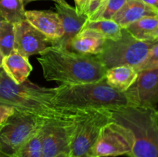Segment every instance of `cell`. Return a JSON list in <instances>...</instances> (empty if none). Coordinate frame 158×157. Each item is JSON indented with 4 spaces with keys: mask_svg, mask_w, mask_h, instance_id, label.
<instances>
[{
    "mask_svg": "<svg viewBox=\"0 0 158 157\" xmlns=\"http://www.w3.org/2000/svg\"><path fill=\"white\" fill-rule=\"evenodd\" d=\"M2 67L6 75L16 84H21L27 80L32 70L29 58L15 50L3 58Z\"/></svg>",
    "mask_w": 158,
    "mask_h": 157,
    "instance_id": "obj_15",
    "label": "cell"
},
{
    "mask_svg": "<svg viewBox=\"0 0 158 157\" xmlns=\"http://www.w3.org/2000/svg\"><path fill=\"white\" fill-rule=\"evenodd\" d=\"M107 1L108 0H90L89 10H88L87 13L88 19L94 16V15H96L98 12H100Z\"/></svg>",
    "mask_w": 158,
    "mask_h": 157,
    "instance_id": "obj_25",
    "label": "cell"
},
{
    "mask_svg": "<svg viewBox=\"0 0 158 157\" xmlns=\"http://www.w3.org/2000/svg\"><path fill=\"white\" fill-rule=\"evenodd\" d=\"M39 55L38 61L46 81L70 86L98 83L105 78L106 69L95 55L77 53L53 46Z\"/></svg>",
    "mask_w": 158,
    "mask_h": 157,
    "instance_id": "obj_2",
    "label": "cell"
},
{
    "mask_svg": "<svg viewBox=\"0 0 158 157\" xmlns=\"http://www.w3.org/2000/svg\"><path fill=\"white\" fill-rule=\"evenodd\" d=\"M110 110L93 109L76 123L69 157H92L93 149L102 128L111 121Z\"/></svg>",
    "mask_w": 158,
    "mask_h": 157,
    "instance_id": "obj_7",
    "label": "cell"
},
{
    "mask_svg": "<svg viewBox=\"0 0 158 157\" xmlns=\"http://www.w3.org/2000/svg\"><path fill=\"white\" fill-rule=\"evenodd\" d=\"M23 0H0V15L6 21L16 23L26 19Z\"/></svg>",
    "mask_w": 158,
    "mask_h": 157,
    "instance_id": "obj_20",
    "label": "cell"
},
{
    "mask_svg": "<svg viewBox=\"0 0 158 157\" xmlns=\"http://www.w3.org/2000/svg\"><path fill=\"white\" fill-rule=\"evenodd\" d=\"M148 16H158V9L140 0H127L113 20L124 29L131 23Z\"/></svg>",
    "mask_w": 158,
    "mask_h": 157,
    "instance_id": "obj_14",
    "label": "cell"
},
{
    "mask_svg": "<svg viewBox=\"0 0 158 157\" xmlns=\"http://www.w3.org/2000/svg\"><path fill=\"white\" fill-rule=\"evenodd\" d=\"M126 1L127 0H108L101 10L88 20L95 21L100 19H113L114 15L123 7Z\"/></svg>",
    "mask_w": 158,
    "mask_h": 157,
    "instance_id": "obj_23",
    "label": "cell"
},
{
    "mask_svg": "<svg viewBox=\"0 0 158 157\" xmlns=\"http://www.w3.org/2000/svg\"><path fill=\"white\" fill-rule=\"evenodd\" d=\"M113 121L129 129L134 137L129 157H158V113L156 108L128 106L110 110Z\"/></svg>",
    "mask_w": 158,
    "mask_h": 157,
    "instance_id": "obj_4",
    "label": "cell"
},
{
    "mask_svg": "<svg viewBox=\"0 0 158 157\" xmlns=\"http://www.w3.org/2000/svg\"><path fill=\"white\" fill-rule=\"evenodd\" d=\"M14 23L4 20L0 26V52L3 57L9 55L14 50Z\"/></svg>",
    "mask_w": 158,
    "mask_h": 157,
    "instance_id": "obj_21",
    "label": "cell"
},
{
    "mask_svg": "<svg viewBox=\"0 0 158 157\" xmlns=\"http://www.w3.org/2000/svg\"><path fill=\"white\" fill-rule=\"evenodd\" d=\"M154 44L152 42L137 39L126 29H123L120 38L105 40L101 52L95 56L106 70L122 66L136 69L144 61Z\"/></svg>",
    "mask_w": 158,
    "mask_h": 157,
    "instance_id": "obj_5",
    "label": "cell"
},
{
    "mask_svg": "<svg viewBox=\"0 0 158 157\" xmlns=\"http://www.w3.org/2000/svg\"><path fill=\"white\" fill-rule=\"evenodd\" d=\"M137 76V72L131 66H117L107 69L105 80L109 86L117 91L124 92L132 86Z\"/></svg>",
    "mask_w": 158,
    "mask_h": 157,
    "instance_id": "obj_17",
    "label": "cell"
},
{
    "mask_svg": "<svg viewBox=\"0 0 158 157\" xmlns=\"http://www.w3.org/2000/svg\"><path fill=\"white\" fill-rule=\"evenodd\" d=\"M55 157H69V153L68 152H62V153L56 155Z\"/></svg>",
    "mask_w": 158,
    "mask_h": 157,
    "instance_id": "obj_31",
    "label": "cell"
},
{
    "mask_svg": "<svg viewBox=\"0 0 158 157\" xmlns=\"http://www.w3.org/2000/svg\"><path fill=\"white\" fill-rule=\"evenodd\" d=\"M76 4V10L80 15H86L87 16L90 0H74ZM88 17V16H87Z\"/></svg>",
    "mask_w": 158,
    "mask_h": 157,
    "instance_id": "obj_27",
    "label": "cell"
},
{
    "mask_svg": "<svg viewBox=\"0 0 158 157\" xmlns=\"http://www.w3.org/2000/svg\"><path fill=\"white\" fill-rule=\"evenodd\" d=\"M14 112L15 109L13 107L0 103V125L2 124Z\"/></svg>",
    "mask_w": 158,
    "mask_h": 157,
    "instance_id": "obj_26",
    "label": "cell"
},
{
    "mask_svg": "<svg viewBox=\"0 0 158 157\" xmlns=\"http://www.w3.org/2000/svg\"><path fill=\"white\" fill-rule=\"evenodd\" d=\"M105 40L94 31L83 29L71 40L67 49L83 55H96L101 52Z\"/></svg>",
    "mask_w": 158,
    "mask_h": 157,
    "instance_id": "obj_16",
    "label": "cell"
},
{
    "mask_svg": "<svg viewBox=\"0 0 158 157\" xmlns=\"http://www.w3.org/2000/svg\"><path fill=\"white\" fill-rule=\"evenodd\" d=\"M83 29L94 31L105 39H117L121 35L123 28L113 19H100L87 20Z\"/></svg>",
    "mask_w": 158,
    "mask_h": 157,
    "instance_id": "obj_18",
    "label": "cell"
},
{
    "mask_svg": "<svg viewBox=\"0 0 158 157\" xmlns=\"http://www.w3.org/2000/svg\"><path fill=\"white\" fill-rule=\"evenodd\" d=\"M157 113H158V110H157Z\"/></svg>",
    "mask_w": 158,
    "mask_h": 157,
    "instance_id": "obj_36",
    "label": "cell"
},
{
    "mask_svg": "<svg viewBox=\"0 0 158 157\" xmlns=\"http://www.w3.org/2000/svg\"><path fill=\"white\" fill-rule=\"evenodd\" d=\"M3 55H2L1 52H0V67H2V60H3Z\"/></svg>",
    "mask_w": 158,
    "mask_h": 157,
    "instance_id": "obj_32",
    "label": "cell"
},
{
    "mask_svg": "<svg viewBox=\"0 0 158 157\" xmlns=\"http://www.w3.org/2000/svg\"><path fill=\"white\" fill-rule=\"evenodd\" d=\"M140 1L143 2L150 5V6H154V8L158 9V0H140Z\"/></svg>",
    "mask_w": 158,
    "mask_h": 157,
    "instance_id": "obj_29",
    "label": "cell"
},
{
    "mask_svg": "<svg viewBox=\"0 0 158 157\" xmlns=\"http://www.w3.org/2000/svg\"><path fill=\"white\" fill-rule=\"evenodd\" d=\"M42 129L36 135L23 145L12 157H41Z\"/></svg>",
    "mask_w": 158,
    "mask_h": 157,
    "instance_id": "obj_22",
    "label": "cell"
},
{
    "mask_svg": "<svg viewBox=\"0 0 158 157\" xmlns=\"http://www.w3.org/2000/svg\"><path fill=\"white\" fill-rule=\"evenodd\" d=\"M35 1H40V0H23V2H24V5H27L28 3L32 2H35ZM52 1H54L55 2H58L61 1V0H52Z\"/></svg>",
    "mask_w": 158,
    "mask_h": 157,
    "instance_id": "obj_30",
    "label": "cell"
},
{
    "mask_svg": "<svg viewBox=\"0 0 158 157\" xmlns=\"http://www.w3.org/2000/svg\"><path fill=\"white\" fill-rule=\"evenodd\" d=\"M25 17L34 28L52 42L59 39L63 35L61 21L56 12L46 10H29L25 12Z\"/></svg>",
    "mask_w": 158,
    "mask_h": 157,
    "instance_id": "obj_13",
    "label": "cell"
},
{
    "mask_svg": "<svg viewBox=\"0 0 158 157\" xmlns=\"http://www.w3.org/2000/svg\"><path fill=\"white\" fill-rule=\"evenodd\" d=\"M124 93L131 106L156 108L158 104V69L137 72V78Z\"/></svg>",
    "mask_w": 158,
    "mask_h": 157,
    "instance_id": "obj_10",
    "label": "cell"
},
{
    "mask_svg": "<svg viewBox=\"0 0 158 157\" xmlns=\"http://www.w3.org/2000/svg\"><path fill=\"white\" fill-rule=\"evenodd\" d=\"M158 69V42L153 46L144 61L136 69L137 72L148 69Z\"/></svg>",
    "mask_w": 158,
    "mask_h": 157,
    "instance_id": "obj_24",
    "label": "cell"
},
{
    "mask_svg": "<svg viewBox=\"0 0 158 157\" xmlns=\"http://www.w3.org/2000/svg\"><path fill=\"white\" fill-rule=\"evenodd\" d=\"M14 50L28 57L40 54L52 46V41L34 28L26 19L14 23Z\"/></svg>",
    "mask_w": 158,
    "mask_h": 157,
    "instance_id": "obj_11",
    "label": "cell"
},
{
    "mask_svg": "<svg viewBox=\"0 0 158 157\" xmlns=\"http://www.w3.org/2000/svg\"><path fill=\"white\" fill-rule=\"evenodd\" d=\"M157 26L158 16H148L131 23L124 29L137 39L150 42V37Z\"/></svg>",
    "mask_w": 158,
    "mask_h": 157,
    "instance_id": "obj_19",
    "label": "cell"
},
{
    "mask_svg": "<svg viewBox=\"0 0 158 157\" xmlns=\"http://www.w3.org/2000/svg\"><path fill=\"white\" fill-rule=\"evenodd\" d=\"M56 9L61 21L63 34L61 38L52 42V46L67 49L71 40L83 30L88 17L79 14L65 0L56 2Z\"/></svg>",
    "mask_w": 158,
    "mask_h": 157,
    "instance_id": "obj_12",
    "label": "cell"
},
{
    "mask_svg": "<svg viewBox=\"0 0 158 157\" xmlns=\"http://www.w3.org/2000/svg\"><path fill=\"white\" fill-rule=\"evenodd\" d=\"M52 103L71 110H114L131 106L124 92L114 89L105 78L98 83L60 85L55 88Z\"/></svg>",
    "mask_w": 158,
    "mask_h": 157,
    "instance_id": "obj_3",
    "label": "cell"
},
{
    "mask_svg": "<svg viewBox=\"0 0 158 157\" xmlns=\"http://www.w3.org/2000/svg\"><path fill=\"white\" fill-rule=\"evenodd\" d=\"M3 72H4V70H3L2 67H0V77H1V75H2V73Z\"/></svg>",
    "mask_w": 158,
    "mask_h": 157,
    "instance_id": "obj_35",
    "label": "cell"
},
{
    "mask_svg": "<svg viewBox=\"0 0 158 157\" xmlns=\"http://www.w3.org/2000/svg\"><path fill=\"white\" fill-rule=\"evenodd\" d=\"M54 93L55 88L40 87L29 79L21 84H16L5 72L0 77V103L12 106L15 111L45 120L69 122L80 119L89 111L58 107L52 102Z\"/></svg>",
    "mask_w": 158,
    "mask_h": 157,
    "instance_id": "obj_1",
    "label": "cell"
},
{
    "mask_svg": "<svg viewBox=\"0 0 158 157\" xmlns=\"http://www.w3.org/2000/svg\"><path fill=\"white\" fill-rule=\"evenodd\" d=\"M0 157H9L8 155H6L4 152H2V150L0 149Z\"/></svg>",
    "mask_w": 158,
    "mask_h": 157,
    "instance_id": "obj_33",
    "label": "cell"
},
{
    "mask_svg": "<svg viewBox=\"0 0 158 157\" xmlns=\"http://www.w3.org/2000/svg\"><path fill=\"white\" fill-rule=\"evenodd\" d=\"M150 42H158V26L157 29L154 30V32L151 34V37H150Z\"/></svg>",
    "mask_w": 158,
    "mask_h": 157,
    "instance_id": "obj_28",
    "label": "cell"
},
{
    "mask_svg": "<svg viewBox=\"0 0 158 157\" xmlns=\"http://www.w3.org/2000/svg\"><path fill=\"white\" fill-rule=\"evenodd\" d=\"M77 121H46L42 128L41 157H55L62 152L69 153L71 138Z\"/></svg>",
    "mask_w": 158,
    "mask_h": 157,
    "instance_id": "obj_9",
    "label": "cell"
},
{
    "mask_svg": "<svg viewBox=\"0 0 158 157\" xmlns=\"http://www.w3.org/2000/svg\"><path fill=\"white\" fill-rule=\"evenodd\" d=\"M133 144L134 137L131 131L111 120L102 128L93 149L92 157L128 156Z\"/></svg>",
    "mask_w": 158,
    "mask_h": 157,
    "instance_id": "obj_8",
    "label": "cell"
},
{
    "mask_svg": "<svg viewBox=\"0 0 158 157\" xmlns=\"http://www.w3.org/2000/svg\"><path fill=\"white\" fill-rule=\"evenodd\" d=\"M4 18H2V16L1 15H0V26H1V24H2V22L3 21H4Z\"/></svg>",
    "mask_w": 158,
    "mask_h": 157,
    "instance_id": "obj_34",
    "label": "cell"
},
{
    "mask_svg": "<svg viewBox=\"0 0 158 157\" xmlns=\"http://www.w3.org/2000/svg\"><path fill=\"white\" fill-rule=\"evenodd\" d=\"M46 121L40 117L15 111L0 125V149L12 157L28 140L36 135Z\"/></svg>",
    "mask_w": 158,
    "mask_h": 157,
    "instance_id": "obj_6",
    "label": "cell"
}]
</instances>
